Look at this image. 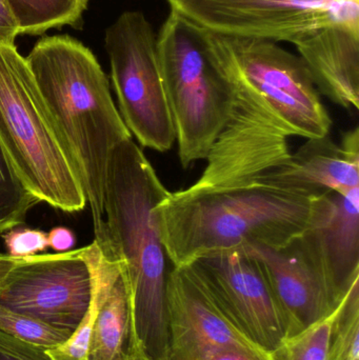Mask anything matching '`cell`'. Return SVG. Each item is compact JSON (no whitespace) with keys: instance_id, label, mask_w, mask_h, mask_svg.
Masks as SVG:
<instances>
[{"instance_id":"obj_1","label":"cell","mask_w":359,"mask_h":360,"mask_svg":"<svg viewBox=\"0 0 359 360\" xmlns=\"http://www.w3.org/2000/svg\"><path fill=\"white\" fill-rule=\"evenodd\" d=\"M169 193L132 139L112 152L103 195L105 229L128 283L131 348L149 360H170L166 291L172 266L157 215Z\"/></svg>"},{"instance_id":"obj_2","label":"cell","mask_w":359,"mask_h":360,"mask_svg":"<svg viewBox=\"0 0 359 360\" xmlns=\"http://www.w3.org/2000/svg\"><path fill=\"white\" fill-rule=\"evenodd\" d=\"M27 59L51 118L84 186L94 222V240L110 248L105 221V176L112 152L132 139L112 98L95 55L71 36H46Z\"/></svg>"},{"instance_id":"obj_3","label":"cell","mask_w":359,"mask_h":360,"mask_svg":"<svg viewBox=\"0 0 359 360\" xmlns=\"http://www.w3.org/2000/svg\"><path fill=\"white\" fill-rule=\"evenodd\" d=\"M324 194L261 181L208 192H170L157 205L167 255L172 266H183L218 252L286 247L307 230Z\"/></svg>"},{"instance_id":"obj_4","label":"cell","mask_w":359,"mask_h":360,"mask_svg":"<svg viewBox=\"0 0 359 360\" xmlns=\"http://www.w3.org/2000/svg\"><path fill=\"white\" fill-rule=\"evenodd\" d=\"M0 145L39 201L67 213L88 205L77 169L15 44L0 46Z\"/></svg>"},{"instance_id":"obj_5","label":"cell","mask_w":359,"mask_h":360,"mask_svg":"<svg viewBox=\"0 0 359 360\" xmlns=\"http://www.w3.org/2000/svg\"><path fill=\"white\" fill-rule=\"evenodd\" d=\"M158 59L183 168L206 160L231 118L233 88L221 71L209 31L171 11L157 38Z\"/></svg>"},{"instance_id":"obj_6","label":"cell","mask_w":359,"mask_h":360,"mask_svg":"<svg viewBox=\"0 0 359 360\" xmlns=\"http://www.w3.org/2000/svg\"><path fill=\"white\" fill-rule=\"evenodd\" d=\"M209 35L215 58L235 94L263 105L289 137L329 135L332 120L299 57L269 40Z\"/></svg>"},{"instance_id":"obj_7","label":"cell","mask_w":359,"mask_h":360,"mask_svg":"<svg viewBox=\"0 0 359 360\" xmlns=\"http://www.w3.org/2000/svg\"><path fill=\"white\" fill-rule=\"evenodd\" d=\"M105 46L119 114L141 147L164 152L176 141L158 59L157 38L139 11L122 13L105 31Z\"/></svg>"},{"instance_id":"obj_8","label":"cell","mask_w":359,"mask_h":360,"mask_svg":"<svg viewBox=\"0 0 359 360\" xmlns=\"http://www.w3.org/2000/svg\"><path fill=\"white\" fill-rule=\"evenodd\" d=\"M174 12L211 33L293 42L332 25H359L358 0H169Z\"/></svg>"},{"instance_id":"obj_9","label":"cell","mask_w":359,"mask_h":360,"mask_svg":"<svg viewBox=\"0 0 359 360\" xmlns=\"http://www.w3.org/2000/svg\"><path fill=\"white\" fill-rule=\"evenodd\" d=\"M92 300L84 248L21 258L0 288V304L53 327L75 331Z\"/></svg>"},{"instance_id":"obj_10","label":"cell","mask_w":359,"mask_h":360,"mask_svg":"<svg viewBox=\"0 0 359 360\" xmlns=\"http://www.w3.org/2000/svg\"><path fill=\"white\" fill-rule=\"evenodd\" d=\"M288 137L263 105L235 94L233 113L207 156V168L185 192L252 184L288 160Z\"/></svg>"},{"instance_id":"obj_11","label":"cell","mask_w":359,"mask_h":360,"mask_svg":"<svg viewBox=\"0 0 359 360\" xmlns=\"http://www.w3.org/2000/svg\"><path fill=\"white\" fill-rule=\"evenodd\" d=\"M209 287L238 329L273 352L288 327L261 262L242 251L218 252L196 260Z\"/></svg>"},{"instance_id":"obj_12","label":"cell","mask_w":359,"mask_h":360,"mask_svg":"<svg viewBox=\"0 0 359 360\" xmlns=\"http://www.w3.org/2000/svg\"><path fill=\"white\" fill-rule=\"evenodd\" d=\"M166 300L170 360H198L226 347L263 351L230 319L195 262L171 268Z\"/></svg>"},{"instance_id":"obj_13","label":"cell","mask_w":359,"mask_h":360,"mask_svg":"<svg viewBox=\"0 0 359 360\" xmlns=\"http://www.w3.org/2000/svg\"><path fill=\"white\" fill-rule=\"evenodd\" d=\"M299 243L337 300L359 281V188L326 193Z\"/></svg>"},{"instance_id":"obj_14","label":"cell","mask_w":359,"mask_h":360,"mask_svg":"<svg viewBox=\"0 0 359 360\" xmlns=\"http://www.w3.org/2000/svg\"><path fill=\"white\" fill-rule=\"evenodd\" d=\"M240 251L263 266L286 319L288 338L328 316L341 300L334 297L299 238L280 249L251 247Z\"/></svg>"},{"instance_id":"obj_15","label":"cell","mask_w":359,"mask_h":360,"mask_svg":"<svg viewBox=\"0 0 359 360\" xmlns=\"http://www.w3.org/2000/svg\"><path fill=\"white\" fill-rule=\"evenodd\" d=\"M255 181L312 194H350L359 188L358 127L344 133L341 145L329 135L308 139L286 162Z\"/></svg>"},{"instance_id":"obj_16","label":"cell","mask_w":359,"mask_h":360,"mask_svg":"<svg viewBox=\"0 0 359 360\" xmlns=\"http://www.w3.org/2000/svg\"><path fill=\"white\" fill-rule=\"evenodd\" d=\"M292 44L318 92L344 109H359V25L318 27Z\"/></svg>"},{"instance_id":"obj_17","label":"cell","mask_w":359,"mask_h":360,"mask_svg":"<svg viewBox=\"0 0 359 360\" xmlns=\"http://www.w3.org/2000/svg\"><path fill=\"white\" fill-rule=\"evenodd\" d=\"M84 256L92 274V300L86 315L71 338L60 346L46 350L52 360H89V348L101 304L124 264L111 252H103L96 241L84 247Z\"/></svg>"},{"instance_id":"obj_18","label":"cell","mask_w":359,"mask_h":360,"mask_svg":"<svg viewBox=\"0 0 359 360\" xmlns=\"http://www.w3.org/2000/svg\"><path fill=\"white\" fill-rule=\"evenodd\" d=\"M131 316L124 271L110 288L95 323L89 360H131Z\"/></svg>"},{"instance_id":"obj_19","label":"cell","mask_w":359,"mask_h":360,"mask_svg":"<svg viewBox=\"0 0 359 360\" xmlns=\"http://www.w3.org/2000/svg\"><path fill=\"white\" fill-rule=\"evenodd\" d=\"M19 35H42L51 29L80 27L89 0H6Z\"/></svg>"},{"instance_id":"obj_20","label":"cell","mask_w":359,"mask_h":360,"mask_svg":"<svg viewBox=\"0 0 359 360\" xmlns=\"http://www.w3.org/2000/svg\"><path fill=\"white\" fill-rule=\"evenodd\" d=\"M38 202L39 199L23 184L0 145V235L22 224Z\"/></svg>"},{"instance_id":"obj_21","label":"cell","mask_w":359,"mask_h":360,"mask_svg":"<svg viewBox=\"0 0 359 360\" xmlns=\"http://www.w3.org/2000/svg\"><path fill=\"white\" fill-rule=\"evenodd\" d=\"M330 360H359V281L350 287L335 308Z\"/></svg>"},{"instance_id":"obj_22","label":"cell","mask_w":359,"mask_h":360,"mask_svg":"<svg viewBox=\"0 0 359 360\" xmlns=\"http://www.w3.org/2000/svg\"><path fill=\"white\" fill-rule=\"evenodd\" d=\"M334 311L295 335L286 338L271 360H330L331 329Z\"/></svg>"},{"instance_id":"obj_23","label":"cell","mask_w":359,"mask_h":360,"mask_svg":"<svg viewBox=\"0 0 359 360\" xmlns=\"http://www.w3.org/2000/svg\"><path fill=\"white\" fill-rule=\"evenodd\" d=\"M0 331L46 350L60 346L73 334L72 330L53 327L33 317L14 312L1 304Z\"/></svg>"},{"instance_id":"obj_24","label":"cell","mask_w":359,"mask_h":360,"mask_svg":"<svg viewBox=\"0 0 359 360\" xmlns=\"http://www.w3.org/2000/svg\"><path fill=\"white\" fill-rule=\"evenodd\" d=\"M4 245L8 255L15 258H25L37 255L48 248L46 233L35 229H12L4 233Z\"/></svg>"},{"instance_id":"obj_25","label":"cell","mask_w":359,"mask_h":360,"mask_svg":"<svg viewBox=\"0 0 359 360\" xmlns=\"http://www.w3.org/2000/svg\"><path fill=\"white\" fill-rule=\"evenodd\" d=\"M0 360H52L46 349L17 340L0 331Z\"/></svg>"},{"instance_id":"obj_26","label":"cell","mask_w":359,"mask_h":360,"mask_svg":"<svg viewBox=\"0 0 359 360\" xmlns=\"http://www.w3.org/2000/svg\"><path fill=\"white\" fill-rule=\"evenodd\" d=\"M198 360H271L269 353L240 347H226L210 351Z\"/></svg>"},{"instance_id":"obj_27","label":"cell","mask_w":359,"mask_h":360,"mask_svg":"<svg viewBox=\"0 0 359 360\" xmlns=\"http://www.w3.org/2000/svg\"><path fill=\"white\" fill-rule=\"evenodd\" d=\"M18 35V23L8 2L0 0V46H14Z\"/></svg>"},{"instance_id":"obj_28","label":"cell","mask_w":359,"mask_h":360,"mask_svg":"<svg viewBox=\"0 0 359 360\" xmlns=\"http://www.w3.org/2000/svg\"><path fill=\"white\" fill-rule=\"evenodd\" d=\"M46 236H48V248L54 250L57 253L71 251L72 248L75 245V235L70 229L65 226L53 228Z\"/></svg>"},{"instance_id":"obj_29","label":"cell","mask_w":359,"mask_h":360,"mask_svg":"<svg viewBox=\"0 0 359 360\" xmlns=\"http://www.w3.org/2000/svg\"><path fill=\"white\" fill-rule=\"evenodd\" d=\"M20 260L21 258H15L10 255L0 254V288Z\"/></svg>"},{"instance_id":"obj_30","label":"cell","mask_w":359,"mask_h":360,"mask_svg":"<svg viewBox=\"0 0 359 360\" xmlns=\"http://www.w3.org/2000/svg\"><path fill=\"white\" fill-rule=\"evenodd\" d=\"M130 359L131 360H149L143 353L132 350H130Z\"/></svg>"},{"instance_id":"obj_31","label":"cell","mask_w":359,"mask_h":360,"mask_svg":"<svg viewBox=\"0 0 359 360\" xmlns=\"http://www.w3.org/2000/svg\"><path fill=\"white\" fill-rule=\"evenodd\" d=\"M358 1H359V0H358Z\"/></svg>"}]
</instances>
